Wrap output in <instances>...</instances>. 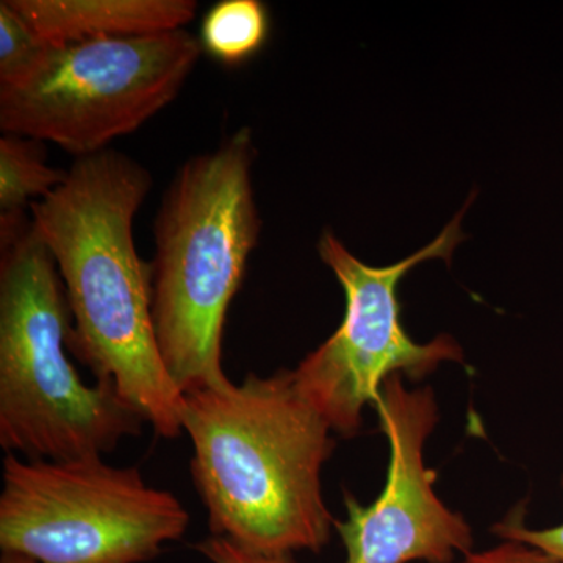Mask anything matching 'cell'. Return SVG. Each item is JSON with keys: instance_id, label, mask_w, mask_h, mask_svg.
<instances>
[{"instance_id": "obj_5", "label": "cell", "mask_w": 563, "mask_h": 563, "mask_svg": "<svg viewBox=\"0 0 563 563\" xmlns=\"http://www.w3.org/2000/svg\"><path fill=\"white\" fill-rule=\"evenodd\" d=\"M188 525L179 499L151 487L136 468L102 457L3 461L2 553L36 563H146Z\"/></svg>"}, {"instance_id": "obj_8", "label": "cell", "mask_w": 563, "mask_h": 563, "mask_svg": "<svg viewBox=\"0 0 563 563\" xmlns=\"http://www.w3.org/2000/svg\"><path fill=\"white\" fill-rule=\"evenodd\" d=\"M388 440L387 481L372 504L344 492L346 518L335 520L344 563H453L473 551L472 526L435 492L424 448L439 422L432 388L385 380L374 404Z\"/></svg>"}, {"instance_id": "obj_12", "label": "cell", "mask_w": 563, "mask_h": 563, "mask_svg": "<svg viewBox=\"0 0 563 563\" xmlns=\"http://www.w3.org/2000/svg\"><path fill=\"white\" fill-rule=\"evenodd\" d=\"M54 46L11 7L10 0L0 2V87H13L31 77Z\"/></svg>"}, {"instance_id": "obj_11", "label": "cell", "mask_w": 563, "mask_h": 563, "mask_svg": "<svg viewBox=\"0 0 563 563\" xmlns=\"http://www.w3.org/2000/svg\"><path fill=\"white\" fill-rule=\"evenodd\" d=\"M268 36V9L261 0H221L203 16L199 41L214 60L239 66L257 55Z\"/></svg>"}, {"instance_id": "obj_15", "label": "cell", "mask_w": 563, "mask_h": 563, "mask_svg": "<svg viewBox=\"0 0 563 563\" xmlns=\"http://www.w3.org/2000/svg\"><path fill=\"white\" fill-rule=\"evenodd\" d=\"M196 550L211 563H298L295 554L255 553L224 537H207L201 543L196 544Z\"/></svg>"}, {"instance_id": "obj_10", "label": "cell", "mask_w": 563, "mask_h": 563, "mask_svg": "<svg viewBox=\"0 0 563 563\" xmlns=\"http://www.w3.org/2000/svg\"><path fill=\"white\" fill-rule=\"evenodd\" d=\"M44 143L3 133L0 139V221L24 218L25 207L49 196L66 172L46 163Z\"/></svg>"}, {"instance_id": "obj_6", "label": "cell", "mask_w": 563, "mask_h": 563, "mask_svg": "<svg viewBox=\"0 0 563 563\" xmlns=\"http://www.w3.org/2000/svg\"><path fill=\"white\" fill-rule=\"evenodd\" d=\"M202 52L185 29L54 46L31 77L0 87V129L76 158L109 150L179 96Z\"/></svg>"}, {"instance_id": "obj_2", "label": "cell", "mask_w": 563, "mask_h": 563, "mask_svg": "<svg viewBox=\"0 0 563 563\" xmlns=\"http://www.w3.org/2000/svg\"><path fill=\"white\" fill-rule=\"evenodd\" d=\"M184 396L181 428L210 536L255 553H320L335 525L321 477L335 440L292 373H251Z\"/></svg>"}, {"instance_id": "obj_7", "label": "cell", "mask_w": 563, "mask_h": 563, "mask_svg": "<svg viewBox=\"0 0 563 563\" xmlns=\"http://www.w3.org/2000/svg\"><path fill=\"white\" fill-rule=\"evenodd\" d=\"M463 211L428 246L387 266L366 265L333 233H322L318 252L342 285L346 310L340 328L291 373L303 398L333 432L355 435L363 410L376 404L390 377L421 380L444 362L463 363L462 347L453 336L439 335L429 343L410 339L398 295L401 280L415 266L450 261L463 240Z\"/></svg>"}, {"instance_id": "obj_13", "label": "cell", "mask_w": 563, "mask_h": 563, "mask_svg": "<svg viewBox=\"0 0 563 563\" xmlns=\"http://www.w3.org/2000/svg\"><path fill=\"white\" fill-rule=\"evenodd\" d=\"M523 515V509H515L503 521L493 526V532L501 540H518L532 544L563 561V523L551 528L532 529L526 526Z\"/></svg>"}, {"instance_id": "obj_1", "label": "cell", "mask_w": 563, "mask_h": 563, "mask_svg": "<svg viewBox=\"0 0 563 563\" xmlns=\"http://www.w3.org/2000/svg\"><path fill=\"white\" fill-rule=\"evenodd\" d=\"M151 187L141 163L109 147L76 158L60 187L32 203V224L65 285L70 351L155 433L176 439L184 432L185 396L158 351L150 263L133 240V220Z\"/></svg>"}, {"instance_id": "obj_4", "label": "cell", "mask_w": 563, "mask_h": 563, "mask_svg": "<svg viewBox=\"0 0 563 563\" xmlns=\"http://www.w3.org/2000/svg\"><path fill=\"white\" fill-rule=\"evenodd\" d=\"M0 446L33 461L102 457L146 422L113 385H87L66 354L60 273L32 220L0 228Z\"/></svg>"}, {"instance_id": "obj_3", "label": "cell", "mask_w": 563, "mask_h": 563, "mask_svg": "<svg viewBox=\"0 0 563 563\" xmlns=\"http://www.w3.org/2000/svg\"><path fill=\"white\" fill-rule=\"evenodd\" d=\"M254 158L246 128L192 155L155 217L152 320L163 363L184 395L231 383L222 368L225 318L261 236Z\"/></svg>"}, {"instance_id": "obj_9", "label": "cell", "mask_w": 563, "mask_h": 563, "mask_svg": "<svg viewBox=\"0 0 563 563\" xmlns=\"http://www.w3.org/2000/svg\"><path fill=\"white\" fill-rule=\"evenodd\" d=\"M10 3L55 46L180 31L198 11L195 0H10Z\"/></svg>"}, {"instance_id": "obj_14", "label": "cell", "mask_w": 563, "mask_h": 563, "mask_svg": "<svg viewBox=\"0 0 563 563\" xmlns=\"http://www.w3.org/2000/svg\"><path fill=\"white\" fill-rule=\"evenodd\" d=\"M453 563H563V561L532 544L518 542V540H503V543L487 550L470 551Z\"/></svg>"}]
</instances>
